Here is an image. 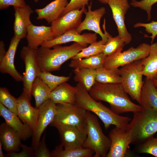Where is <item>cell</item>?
Here are the masks:
<instances>
[{
	"label": "cell",
	"mask_w": 157,
	"mask_h": 157,
	"mask_svg": "<svg viewBox=\"0 0 157 157\" xmlns=\"http://www.w3.org/2000/svg\"><path fill=\"white\" fill-rule=\"evenodd\" d=\"M97 101L109 104L110 109L115 113L120 114L140 110V105L132 102L120 83L102 84L96 82L89 92Z\"/></svg>",
	"instance_id": "cell-1"
},
{
	"label": "cell",
	"mask_w": 157,
	"mask_h": 157,
	"mask_svg": "<svg viewBox=\"0 0 157 157\" xmlns=\"http://www.w3.org/2000/svg\"><path fill=\"white\" fill-rule=\"evenodd\" d=\"M76 88V104L87 111L91 112L103 122L106 129L111 125L126 129L130 118L120 115L100 102L94 99L85 88L78 83Z\"/></svg>",
	"instance_id": "cell-2"
},
{
	"label": "cell",
	"mask_w": 157,
	"mask_h": 157,
	"mask_svg": "<svg viewBox=\"0 0 157 157\" xmlns=\"http://www.w3.org/2000/svg\"><path fill=\"white\" fill-rule=\"evenodd\" d=\"M85 47L76 42L68 46L56 45L52 49L41 46L37 49V54L41 71L59 70L64 63L72 59Z\"/></svg>",
	"instance_id": "cell-3"
},
{
	"label": "cell",
	"mask_w": 157,
	"mask_h": 157,
	"mask_svg": "<svg viewBox=\"0 0 157 157\" xmlns=\"http://www.w3.org/2000/svg\"><path fill=\"white\" fill-rule=\"evenodd\" d=\"M126 130L131 143L140 144L152 137L157 132V111L142 109L133 113Z\"/></svg>",
	"instance_id": "cell-4"
},
{
	"label": "cell",
	"mask_w": 157,
	"mask_h": 157,
	"mask_svg": "<svg viewBox=\"0 0 157 157\" xmlns=\"http://www.w3.org/2000/svg\"><path fill=\"white\" fill-rule=\"evenodd\" d=\"M87 136L83 147L91 149L94 157H105L109 151L110 141L104 133L97 116L87 111Z\"/></svg>",
	"instance_id": "cell-5"
},
{
	"label": "cell",
	"mask_w": 157,
	"mask_h": 157,
	"mask_svg": "<svg viewBox=\"0 0 157 157\" xmlns=\"http://www.w3.org/2000/svg\"><path fill=\"white\" fill-rule=\"evenodd\" d=\"M142 59L125 65L119 69L122 86L131 98L139 104L144 82Z\"/></svg>",
	"instance_id": "cell-6"
},
{
	"label": "cell",
	"mask_w": 157,
	"mask_h": 157,
	"mask_svg": "<svg viewBox=\"0 0 157 157\" xmlns=\"http://www.w3.org/2000/svg\"><path fill=\"white\" fill-rule=\"evenodd\" d=\"M56 113L50 126L55 127L67 125L78 127L86 131V110L76 104H56Z\"/></svg>",
	"instance_id": "cell-7"
},
{
	"label": "cell",
	"mask_w": 157,
	"mask_h": 157,
	"mask_svg": "<svg viewBox=\"0 0 157 157\" xmlns=\"http://www.w3.org/2000/svg\"><path fill=\"white\" fill-rule=\"evenodd\" d=\"M150 47L151 45L143 43L136 48L131 47L123 52L122 50H119L106 56L104 67L106 69L118 68L145 58L149 54Z\"/></svg>",
	"instance_id": "cell-8"
},
{
	"label": "cell",
	"mask_w": 157,
	"mask_h": 157,
	"mask_svg": "<svg viewBox=\"0 0 157 157\" xmlns=\"http://www.w3.org/2000/svg\"><path fill=\"white\" fill-rule=\"evenodd\" d=\"M20 57L25 65V73L23 76V89L31 100L32 85L41 71L38 58L37 49L28 46H24L20 51Z\"/></svg>",
	"instance_id": "cell-9"
},
{
	"label": "cell",
	"mask_w": 157,
	"mask_h": 157,
	"mask_svg": "<svg viewBox=\"0 0 157 157\" xmlns=\"http://www.w3.org/2000/svg\"><path fill=\"white\" fill-rule=\"evenodd\" d=\"M39 109L38 118L32 135L31 147L34 150L44 131L54 119L57 111L56 104L50 99L43 103Z\"/></svg>",
	"instance_id": "cell-10"
},
{
	"label": "cell",
	"mask_w": 157,
	"mask_h": 157,
	"mask_svg": "<svg viewBox=\"0 0 157 157\" xmlns=\"http://www.w3.org/2000/svg\"><path fill=\"white\" fill-rule=\"evenodd\" d=\"M86 10L84 7L70 11L52 22L51 26L52 39L69 30L76 29L81 22L83 14Z\"/></svg>",
	"instance_id": "cell-11"
},
{
	"label": "cell",
	"mask_w": 157,
	"mask_h": 157,
	"mask_svg": "<svg viewBox=\"0 0 157 157\" xmlns=\"http://www.w3.org/2000/svg\"><path fill=\"white\" fill-rule=\"evenodd\" d=\"M108 4L117 26L118 35L124 41L125 44L129 43L132 38L127 30L124 21L125 14L130 7L128 0H110Z\"/></svg>",
	"instance_id": "cell-12"
},
{
	"label": "cell",
	"mask_w": 157,
	"mask_h": 157,
	"mask_svg": "<svg viewBox=\"0 0 157 157\" xmlns=\"http://www.w3.org/2000/svg\"><path fill=\"white\" fill-rule=\"evenodd\" d=\"M108 137L110 145L107 157H123L131 139L126 129L115 126L110 132Z\"/></svg>",
	"instance_id": "cell-13"
},
{
	"label": "cell",
	"mask_w": 157,
	"mask_h": 157,
	"mask_svg": "<svg viewBox=\"0 0 157 157\" xmlns=\"http://www.w3.org/2000/svg\"><path fill=\"white\" fill-rule=\"evenodd\" d=\"M55 127L58 131L61 144L64 148L83 147L86 137V131L75 126L67 125H58Z\"/></svg>",
	"instance_id": "cell-14"
},
{
	"label": "cell",
	"mask_w": 157,
	"mask_h": 157,
	"mask_svg": "<svg viewBox=\"0 0 157 157\" xmlns=\"http://www.w3.org/2000/svg\"><path fill=\"white\" fill-rule=\"evenodd\" d=\"M97 34L95 33H86L81 34L78 32L76 29H74L51 40L44 42L41 46L51 48L56 45L74 42L87 47L88 44H90L97 41Z\"/></svg>",
	"instance_id": "cell-15"
},
{
	"label": "cell",
	"mask_w": 157,
	"mask_h": 157,
	"mask_svg": "<svg viewBox=\"0 0 157 157\" xmlns=\"http://www.w3.org/2000/svg\"><path fill=\"white\" fill-rule=\"evenodd\" d=\"M30 99L25 90L17 98V114L22 121L33 131L38 117L39 109L32 106Z\"/></svg>",
	"instance_id": "cell-16"
},
{
	"label": "cell",
	"mask_w": 157,
	"mask_h": 157,
	"mask_svg": "<svg viewBox=\"0 0 157 157\" xmlns=\"http://www.w3.org/2000/svg\"><path fill=\"white\" fill-rule=\"evenodd\" d=\"M92 3L88 5V10L84 12L85 16L84 20L81 22L76 30L81 33L83 31H92L99 34L102 40L106 42L108 40L106 35L101 31L100 26V20L106 12V8L101 7L94 10L91 9Z\"/></svg>",
	"instance_id": "cell-17"
},
{
	"label": "cell",
	"mask_w": 157,
	"mask_h": 157,
	"mask_svg": "<svg viewBox=\"0 0 157 157\" xmlns=\"http://www.w3.org/2000/svg\"><path fill=\"white\" fill-rule=\"evenodd\" d=\"M21 40L15 35L13 36L6 54L0 61V72L9 74L17 82L23 81V76L17 70L14 65L16 51Z\"/></svg>",
	"instance_id": "cell-18"
},
{
	"label": "cell",
	"mask_w": 157,
	"mask_h": 157,
	"mask_svg": "<svg viewBox=\"0 0 157 157\" xmlns=\"http://www.w3.org/2000/svg\"><path fill=\"white\" fill-rule=\"evenodd\" d=\"M0 115L5 122L18 133L21 140H25L32 136L33 131L30 127L24 123L17 114L0 103Z\"/></svg>",
	"instance_id": "cell-19"
},
{
	"label": "cell",
	"mask_w": 157,
	"mask_h": 157,
	"mask_svg": "<svg viewBox=\"0 0 157 157\" xmlns=\"http://www.w3.org/2000/svg\"><path fill=\"white\" fill-rule=\"evenodd\" d=\"M28 46L37 49L44 42L52 39L51 26H35L31 24L27 28Z\"/></svg>",
	"instance_id": "cell-20"
},
{
	"label": "cell",
	"mask_w": 157,
	"mask_h": 157,
	"mask_svg": "<svg viewBox=\"0 0 157 157\" xmlns=\"http://www.w3.org/2000/svg\"><path fill=\"white\" fill-rule=\"evenodd\" d=\"M15 21L13 26L14 35L21 39L26 37L28 26L32 24L30 19L33 10L28 5L23 7H14Z\"/></svg>",
	"instance_id": "cell-21"
},
{
	"label": "cell",
	"mask_w": 157,
	"mask_h": 157,
	"mask_svg": "<svg viewBox=\"0 0 157 157\" xmlns=\"http://www.w3.org/2000/svg\"><path fill=\"white\" fill-rule=\"evenodd\" d=\"M0 138L3 149L7 153L18 151L22 144L18 133L5 122L0 125Z\"/></svg>",
	"instance_id": "cell-22"
},
{
	"label": "cell",
	"mask_w": 157,
	"mask_h": 157,
	"mask_svg": "<svg viewBox=\"0 0 157 157\" xmlns=\"http://www.w3.org/2000/svg\"><path fill=\"white\" fill-rule=\"evenodd\" d=\"M68 3V0H55L44 8L35 9L37 19H44L51 23L60 16Z\"/></svg>",
	"instance_id": "cell-23"
},
{
	"label": "cell",
	"mask_w": 157,
	"mask_h": 157,
	"mask_svg": "<svg viewBox=\"0 0 157 157\" xmlns=\"http://www.w3.org/2000/svg\"><path fill=\"white\" fill-rule=\"evenodd\" d=\"M76 90V86L64 82L51 91L50 99L56 104H74Z\"/></svg>",
	"instance_id": "cell-24"
},
{
	"label": "cell",
	"mask_w": 157,
	"mask_h": 157,
	"mask_svg": "<svg viewBox=\"0 0 157 157\" xmlns=\"http://www.w3.org/2000/svg\"><path fill=\"white\" fill-rule=\"evenodd\" d=\"M140 104L143 109L157 111V87L152 80L146 77L141 91Z\"/></svg>",
	"instance_id": "cell-25"
},
{
	"label": "cell",
	"mask_w": 157,
	"mask_h": 157,
	"mask_svg": "<svg viewBox=\"0 0 157 157\" xmlns=\"http://www.w3.org/2000/svg\"><path fill=\"white\" fill-rule=\"evenodd\" d=\"M106 56L103 53L97 55L80 59H72L69 67L76 68H87L96 69L104 67Z\"/></svg>",
	"instance_id": "cell-26"
},
{
	"label": "cell",
	"mask_w": 157,
	"mask_h": 157,
	"mask_svg": "<svg viewBox=\"0 0 157 157\" xmlns=\"http://www.w3.org/2000/svg\"><path fill=\"white\" fill-rule=\"evenodd\" d=\"M142 61L143 75L151 80L157 78V42L151 44L149 55Z\"/></svg>",
	"instance_id": "cell-27"
},
{
	"label": "cell",
	"mask_w": 157,
	"mask_h": 157,
	"mask_svg": "<svg viewBox=\"0 0 157 157\" xmlns=\"http://www.w3.org/2000/svg\"><path fill=\"white\" fill-rule=\"evenodd\" d=\"M51 90L39 77L35 80L32 86L31 93L35 99V107L39 108L50 99Z\"/></svg>",
	"instance_id": "cell-28"
},
{
	"label": "cell",
	"mask_w": 157,
	"mask_h": 157,
	"mask_svg": "<svg viewBox=\"0 0 157 157\" xmlns=\"http://www.w3.org/2000/svg\"><path fill=\"white\" fill-rule=\"evenodd\" d=\"M94 154L90 149L83 147L65 148L60 144L51 152V157H91Z\"/></svg>",
	"instance_id": "cell-29"
},
{
	"label": "cell",
	"mask_w": 157,
	"mask_h": 157,
	"mask_svg": "<svg viewBox=\"0 0 157 157\" xmlns=\"http://www.w3.org/2000/svg\"><path fill=\"white\" fill-rule=\"evenodd\" d=\"M74 81L82 85L89 92L96 83V69L87 68L74 69Z\"/></svg>",
	"instance_id": "cell-30"
},
{
	"label": "cell",
	"mask_w": 157,
	"mask_h": 157,
	"mask_svg": "<svg viewBox=\"0 0 157 157\" xmlns=\"http://www.w3.org/2000/svg\"><path fill=\"white\" fill-rule=\"evenodd\" d=\"M96 82L111 84L121 82L122 78L118 68L106 69L103 67L96 69Z\"/></svg>",
	"instance_id": "cell-31"
},
{
	"label": "cell",
	"mask_w": 157,
	"mask_h": 157,
	"mask_svg": "<svg viewBox=\"0 0 157 157\" xmlns=\"http://www.w3.org/2000/svg\"><path fill=\"white\" fill-rule=\"evenodd\" d=\"M105 27V19H104L103 27L104 33L107 37L108 40L102 53L108 56L119 50H123L125 44L124 41L118 35L114 37H112L106 31Z\"/></svg>",
	"instance_id": "cell-32"
},
{
	"label": "cell",
	"mask_w": 157,
	"mask_h": 157,
	"mask_svg": "<svg viewBox=\"0 0 157 157\" xmlns=\"http://www.w3.org/2000/svg\"><path fill=\"white\" fill-rule=\"evenodd\" d=\"M107 42L101 40L96 41L85 48L72 59H80L97 55L102 53Z\"/></svg>",
	"instance_id": "cell-33"
},
{
	"label": "cell",
	"mask_w": 157,
	"mask_h": 157,
	"mask_svg": "<svg viewBox=\"0 0 157 157\" xmlns=\"http://www.w3.org/2000/svg\"><path fill=\"white\" fill-rule=\"evenodd\" d=\"M38 77L48 86L51 91L61 83L67 82L70 79L69 76L53 75L49 72L41 71Z\"/></svg>",
	"instance_id": "cell-34"
},
{
	"label": "cell",
	"mask_w": 157,
	"mask_h": 157,
	"mask_svg": "<svg viewBox=\"0 0 157 157\" xmlns=\"http://www.w3.org/2000/svg\"><path fill=\"white\" fill-rule=\"evenodd\" d=\"M0 103L9 110L17 115V98L13 96L5 87L0 88Z\"/></svg>",
	"instance_id": "cell-35"
},
{
	"label": "cell",
	"mask_w": 157,
	"mask_h": 157,
	"mask_svg": "<svg viewBox=\"0 0 157 157\" xmlns=\"http://www.w3.org/2000/svg\"><path fill=\"white\" fill-rule=\"evenodd\" d=\"M140 144L138 148V153L150 154L157 157V138L151 137Z\"/></svg>",
	"instance_id": "cell-36"
},
{
	"label": "cell",
	"mask_w": 157,
	"mask_h": 157,
	"mask_svg": "<svg viewBox=\"0 0 157 157\" xmlns=\"http://www.w3.org/2000/svg\"><path fill=\"white\" fill-rule=\"evenodd\" d=\"M157 3V0H141L138 1L131 0L130 4L135 7H138L144 10L147 15V20L151 19V10L152 6Z\"/></svg>",
	"instance_id": "cell-37"
},
{
	"label": "cell",
	"mask_w": 157,
	"mask_h": 157,
	"mask_svg": "<svg viewBox=\"0 0 157 157\" xmlns=\"http://www.w3.org/2000/svg\"><path fill=\"white\" fill-rule=\"evenodd\" d=\"M45 134L34 150V157H51V152L48 148L45 142Z\"/></svg>",
	"instance_id": "cell-38"
},
{
	"label": "cell",
	"mask_w": 157,
	"mask_h": 157,
	"mask_svg": "<svg viewBox=\"0 0 157 157\" xmlns=\"http://www.w3.org/2000/svg\"><path fill=\"white\" fill-rule=\"evenodd\" d=\"M141 27L145 28L146 31L151 34V35L149 37L151 38V44H152L155 38L157 35V22L152 21L151 22L148 23L138 22L134 25V28Z\"/></svg>",
	"instance_id": "cell-39"
},
{
	"label": "cell",
	"mask_w": 157,
	"mask_h": 157,
	"mask_svg": "<svg viewBox=\"0 0 157 157\" xmlns=\"http://www.w3.org/2000/svg\"><path fill=\"white\" fill-rule=\"evenodd\" d=\"M92 0H70L60 16L69 12L81 9L88 4V2Z\"/></svg>",
	"instance_id": "cell-40"
},
{
	"label": "cell",
	"mask_w": 157,
	"mask_h": 157,
	"mask_svg": "<svg viewBox=\"0 0 157 157\" xmlns=\"http://www.w3.org/2000/svg\"><path fill=\"white\" fill-rule=\"evenodd\" d=\"M21 148L22 150L20 152L7 153L6 156L9 157H34V150L31 147L22 144Z\"/></svg>",
	"instance_id": "cell-41"
},
{
	"label": "cell",
	"mask_w": 157,
	"mask_h": 157,
	"mask_svg": "<svg viewBox=\"0 0 157 157\" xmlns=\"http://www.w3.org/2000/svg\"><path fill=\"white\" fill-rule=\"evenodd\" d=\"M26 5L24 0H0V9L3 10L10 6L23 7Z\"/></svg>",
	"instance_id": "cell-42"
},
{
	"label": "cell",
	"mask_w": 157,
	"mask_h": 157,
	"mask_svg": "<svg viewBox=\"0 0 157 157\" xmlns=\"http://www.w3.org/2000/svg\"><path fill=\"white\" fill-rule=\"evenodd\" d=\"M6 52L7 51L5 49V45L3 42L1 41L0 42V61L3 58Z\"/></svg>",
	"instance_id": "cell-43"
},
{
	"label": "cell",
	"mask_w": 157,
	"mask_h": 157,
	"mask_svg": "<svg viewBox=\"0 0 157 157\" xmlns=\"http://www.w3.org/2000/svg\"><path fill=\"white\" fill-rule=\"evenodd\" d=\"M3 148L2 143L0 141V157H4L5 155L3 152L2 149Z\"/></svg>",
	"instance_id": "cell-44"
},
{
	"label": "cell",
	"mask_w": 157,
	"mask_h": 157,
	"mask_svg": "<svg viewBox=\"0 0 157 157\" xmlns=\"http://www.w3.org/2000/svg\"><path fill=\"white\" fill-rule=\"evenodd\" d=\"M100 2L103 4H108L110 0H98Z\"/></svg>",
	"instance_id": "cell-45"
},
{
	"label": "cell",
	"mask_w": 157,
	"mask_h": 157,
	"mask_svg": "<svg viewBox=\"0 0 157 157\" xmlns=\"http://www.w3.org/2000/svg\"><path fill=\"white\" fill-rule=\"evenodd\" d=\"M152 80L154 85L157 87V78L154 79Z\"/></svg>",
	"instance_id": "cell-46"
},
{
	"label": "cell",
	"mask_w": 157,
	"mask_h": 157,
	"mask_svg": "<svg viewBox=\"0 0 157 157\" xmlns=\"http://www.w3.org/2000/svg\"><path fill=\"white\" fill-rule=\"evenodd\" d=\"M34 1L35 2H37L39 0H34Z\"/></svg>",
	"instance_id": "cell-47"
}]
</instances>
